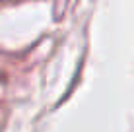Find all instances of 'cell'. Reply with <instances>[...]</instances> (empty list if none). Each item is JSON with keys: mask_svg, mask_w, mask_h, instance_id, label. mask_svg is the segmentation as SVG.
<instances>
[{"mask_svg": "<svg viewBox=\"0 0 134 132\" xmlns=\"http://www.w3.org/2000/svg\"><path fill=\"white\" fill-rule=\"evenodd\" d=\"M70 4H72V0H54V6H53L54 20H62V16H66Z\"/></svg>", "mask_w": 134, "mask_h": 132, "instance_id": "cell-1", "label": "cell"}]
</instances>
